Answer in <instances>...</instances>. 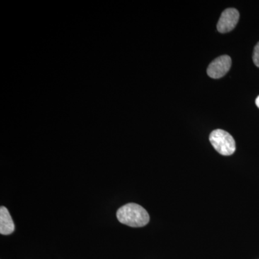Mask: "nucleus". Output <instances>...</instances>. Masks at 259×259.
<instances>
[{
	"instance_id": "obj_1",
	"label": "nucleus",
	"mask_w": 259,
	"mask_h": 259,
	"mask_svg": "<svg viewBox=\"0 0 259 259\" xmlns=\"http://www.w3.org/2000/svg\"><path fill=\"white\" fill-rule=\"evenodd\" d=\"M117 218L122 224L133 228H140L149 223L150 217L147 211L139 204H126L117 211Z\"/></svg>"
},
{
	"instance_id": "obj_2",
	"label": "nucleus",
	"mask_w": 259,
	"mask_h": 259,
	"mask_svg": "<svg viewBox=\"0 0 259 259\" xmlns=\"http://www.w3.org/2000/svg\"><path fill=\"white\" fill-rule=\"evenodd\" d=\"M209 141L214 149L223 156H231L236 151V142L231 134L221 129L213 131Z\"/></svg>"
},
{
	"instance_id": "obj_3",
	"label": "nucleus",
	"mask_w": 259,
	"mask_h": 259,
	"mask_svg": "<svg viewBox=\"0 0 259 259\" xmlns=\"http://www.w3.org/2000/svg\"><path fill=\"white\" fill-rule=\"evenodd\" d=\"M232 61L229 56L223 55L214 59L207 68V72L212 79L222 78L231 69Z\"/></svg>"
},
{
	"instance_id": "obj_4",
	"label": "nucleus",
	"mask_w": 259,
	"mask_h": 259,
	"mask_svg": "<svg viewBox=\"0 0 259 259\" xmlns=\"http://www.w3.org/2000/svg\"><path fill=\"white\" fill-rule=\"evenodd\" d=\"M240 14L235 8H228L223 12L217 25L218 31L221 33L231 32L236 28L239 20Z\"/></svg>"
},
{
	"instance_id": "obj_5",
	"label": "nucleus",
	"mask_w": 259,
	"mask_h": 259,
	"mask_svg": "<svg viewBox=\"0 0 259 259\" xmlns=\"http://www.w3.org/2000/svg\"><path fill=\"white\" fill-rule=\"evenodd\" d=\"M15 231V224L9 211L2 206L0 207V233L2 235L12 234Z\"/></svg>"
},
{
	"instance_id": "obj_6",
	"label": "nucleus",
	"mask_w": 259,
	"mask_h": 259,
	"mask_svg": "<svg viewBox=\"0 0 259 259\" xmlns=\"http://www.w3.org/2000/svg\"><path fill=\"white\" fill-rule=\"evenodd\" d=\"M253 63L257 67H259V42L255 45L253 54Z\"/></svg>"
},
{
	"instance_id": "obj_7",
	"label": "nucleus",
	"mask_w": 259,
	"mask_h": 259,
	"mask_svg": "<svg viewBox=\"0 0 259 259\" xmlns=\"http://www.w3.org/2000/svg\"><path fill=\"white\" fill-rule=\"evenodd\" d=\"M255 105L259 108V96L257 97L256 100H255Z\"/></svg>"
}]
</instances>
